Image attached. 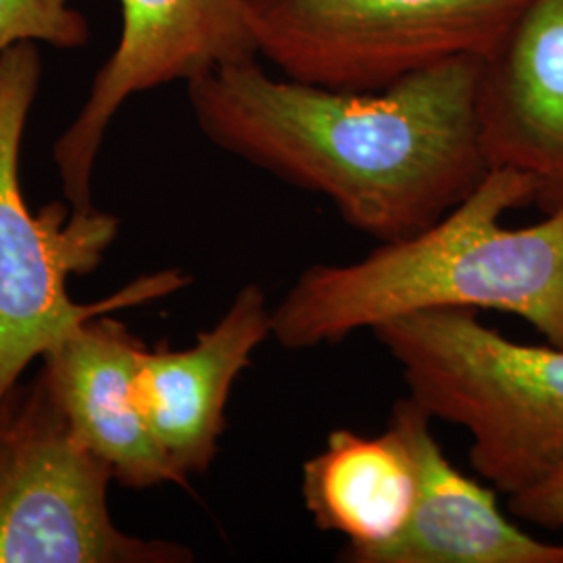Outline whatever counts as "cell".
<instances>
[{
  "label": "cell",
  "instance_id": "obj_1",
  "mask_svg": "<svg viewBox=\"0 0 563 563\" xmlns=\"http://www.w3.org/2000/svg\"><path fill=\"white\" fill-rule=\"evenodd\" d=\"M483 57H455L378 90L276 80L255 59L188 81L202 134L225 153L322 195L378 242L439 222L488 174L478 125Z\"/></svg>",
  "mask_w": 563,
  "mask_h": 563
},
{
  "label": "cell",
  "instance_id": "obj_2",
  "mask_svg": "<svg viewBox=\"0 0 563 563\" xmlns=\"http://www.w3.org/2000/svg\"><path fill=\"white\" fill-rule=\"evenodd\" d=\"M526 205H534L528 176L488 169L422 232L357 262L307 267L272 309V339L305 351L422 311L493 309L563 346V205L526 228L501 223Z\"/></svg>",
  "mask_w": 563,
  "mask_h": 563
},
{
  "label": "cell",
  "instance_id": "obj_3",
  "mask_svg": "<svg viewBox=\"0 0 563 563\" xmlns=\"http://www.w3.org/2000/svg\"><path fill=\"white\" fill-rule=\"evenodd\" d=\"M372 332L409 397L472 437L470 462L497 493L516 495L563 462V346L509 341L472 309L422 311Z\"/></svg>",
  "mask_w": 563,
  "mask_h": 563
},
{
  "label": "cell",
  "instance_id": "obj_4",
  "mask_svg": "<svg viewBox=\"0 0 563 563\" xmlns=\"http://www.w3.org/2000/svg\"><path fill=\"white\" fill-rule=\"evenodd\" d=\"M42 78L41 53L21 42L0 55V407L30 363L97 316L157 301L188 286L180 269L139 278L99 302L78 305L67 278L90 274L113 244L120 220L53 202L34 216L23 199L20 153Z\"/></svg>",
  "mask_w": 563,
  "mask_h": 563
},
{
  "label": "cell",
  "instance_id": "obj_5",
  "mask_svg": "<svg viewBox=\"0 0 563 563\" xmlns=\"http://www.w3.org/2000/svg\"><path fill=\"white\" fill-rule=\"evenodd\" d=\"M528 0H242L257 55L290 80L378 90L455 57H486Z\"/></svg>",
  "mask_w": 563,
  "mask_h": 563
},
{
  "label": "cell",
  "instance_id": "obj_6",
  "mask_svg": "<svg viewBox=\"0 0 563 563\" xmlns=\"http://www.w3.org/2000/svg\"><path fill=\"white\" fill-rule=\"evenodd\" d=\"M109 465L71 430L42 372L0 407V563H188L180 543L120 530Z\"/></svg>",
  "mask_w": 563,
  "mask_h": 563
},
{
  "label": "cell",
  "instance_id": "obj_7",
  "mask_svg": "<svg viewBox=\"0 0 563 563\" xmlns=\"http://www.w3.org/2000/svg\"><path fill=\"white\" fill-rule=\"evenodd\" d=\"M121 36L78 118L53 146L65 201L90 213L92 174L121 104L172 81H192L257 51L242 0H120Z\"/></svg>",
  "mask_w": 563,
  "mask_h": 563
},
{
  "label": "cell",
  "instance_id": "obj_8",
  "mask_svg": "<svg viewBox=\"0 0 563 563\" xmlns=\"http://www.w3.org/2000/svg\"><path fill=\"white\" fill-rule=\"evenodd\" d=\"M478 125L488 167L534 184L543 213L563 205V0H528L483 57Z\"/></svg>",
  "mask_w": 563,
  "mask_h": 563
},
{
  "label": "cell",
  "instance_id": "obj_9",
  "mask_svg": "<svg viewBox=\"0 0 563 563\" xmlns=\"http://www.w3.org/2000/svg\"><path fill=\"white\" fill-rule=\"evenodd\" d=\"M267 339L272 307L260 284H244L192 346L178 351L162 341L142 351L136 376L142 416L188 481L216 462L232 386Z\"/></svg>",
  "mask_w": 563,
  "mask_h": 563
},
{
  "label": "cell",
  "instance_id": "obj_10",
  "mask_svg": "<svg viewBox=\"0 0 563 563\" xmlns=\"http://www.w3.org/2000/svg\"><path fill=\"white\" fill-rule=\"evenodd\" d=\"M144 342L107 313L78 325L42 357V376L81 443L115 483L144 490L188 486L142 416L136 376Z\"/></svg>",
  "mask_w": 563,
  "mask_h": 563
},
{
  "label": "cell",
  "instance_id": "obj_11",
  "mask_svg": "<svg viewBox=\"0 0 563 563\" xmlns=\"http://www.w3.org/2000/svg\"><path fill=\"white\" fill-rule=\"evenodd\" d=\"M388 426L418 467V499L401 534L365 563H563V543L539 541L511 522L497 490L465 476L446 460L432 416L405 397Z\"/></svg>",
  "mask_w": 563,
  "mask_h": 563
},
{
  "label": "cell",
  "instance_id": "obj_12",
  "mask_svg": "<svg viewBox=\"0 0 563 563\" xmlns=\"http://www.w3.org/2000/svg\"><path fill=\"white\" fill-rule=\"evenodd\" d=\"M301 497L320 530L344 539L339 560L365 563L401 534L413 514L416 460L390 426L378 437L341 428L302 463Z\"/></svg>",
  "mask_w": 563,
  "mask_h": 563
},
{
  "label": "cell",
  "instance_id": "obj_13",
  "mask_svg": "<svg viewBox=\"0 0 563 563\" xmlns=\"http://www.w3.org/2000/svg\"><path fill=\"white\" fill-rule=\"evenodd\" d=\"M74 0H0V55L21 42H44L59 51L80 48L90 36Z\"/></svg>",
  "mask_w": 563,
  "mask_h": 563
},
{
  "label": "cell",
  "instance_id": "obj_14",
  "mask_svg": "<svg viewBox=\"0 0 563 563\" xmlns=\"http://www.w3.org/2000/svg\"><path fill=\"white\" fill-rule=\"evenodd\" d=\"M507 509L516 520L547 530H563V462L539 483L507 497Z\"/></svg>",
  "mask_w": 563,
  "mask_h": 563
}]
</instances>
